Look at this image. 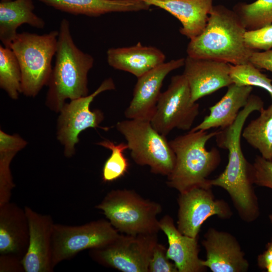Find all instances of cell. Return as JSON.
I'll list each match as a JSON object with an SVG mask.
<instances>
[{
	"label": "cell",
	"mask_w": 272,
	"mask_h": 272,
	"mask_svg": "<svg viewBox=\"0 0 272 272\" xmlns=\"http://www.w3.org/2000/svg\"><path fill=\"white\" fill-rule=\"evenodd\" d=\"M263 108L264 102L261 98L251 94L247 104L240 111L233 124L218 130L215 136L217 145L228 150V161L224 171L218 177L208 181L211 186H219L226 190L241 217L249 221L257 218L259 208L252 187V164L244 156L241 137L249 115Z\"/></svg>",
	"instance_id": "6da1fadb"
},
{
	"label": "cell",
	"mask_w": 272,
	"mask_h": 272,
	"mask_svg": "<svg viewBox=\"0 0 272 272\" xmlns=\"http://www.w3.org/2000/svg\"><path fill=\"white\" fill-rule=\"evenodd\" d=\"M94 62L93 57L82 51L74 42L69 21L63 19L58 30L54 66L48 84L45 104L59 112L66 99L87 96L88 75Z\"/></svg>",
	"instance_id": "7a4b0ae2"
},
{
	"label": "cell",
	"mask_w": 272,
	"mask_h": 272,
	"mask_svg": "<svg viewBox=\"0 0 272 272\" xmlns=\"http://www.w3.org/2000/svg\"><path fill=\"white\" fill-rule=\"evenodd\" d=\"M246 29L233 10L214 6L203 31L187 45V56L233 65L249 62L253 51L244 42Z\"/></svg>",
	"instance_id": "3957f363"
},
{
	"label": "cell",
	"mask_w": 272,
	"mask_h": 272,
	"mask_svg": "<svg viewBox=\"0 0 272 272\" xmlns=\"http://www.w3.org/2000/svg\"><path fill=\"white\" fill-rule=\"evenodd\" d=\"M218 132L189 131L169 141L175 155V163L167 176L168 186L180 193L196 186L211 187L207 177L219 165L221 156L217 148L208 150L206 145Z\"/></svg>",
	"instance_id": "277c9868"
},
{
	"label": "cell",
	"mask_w": 272,
	"mask_h": 272,
	"mask_svg": "<svg viewBox=\"0 0 272 272\" xmlns=\"http://www.w3.org/2000/svg\"><path fill=\"white\" fill-rule=\"evenodd\" d=\"M58 31L38 34L27 32L17 34L10 48L19 61L22 74L21 93L34 97L47 86L55 56Z\"/></svg>",
	"instance_id": "5b68a950"
},
{
	"label": "cell",
	"mask_w": 272,
	"mask_h": 272,
	"mask_svg": "<svg viewBox=\"0 0 272 272\" xmlns=\"http://www.w3.org/2000/svg\"><path fill=\"white\" fill-rule=\"evenodd\" d=\"M101 210L111 225L127 235L157 234L160 230L157 216L160 204L146 199L135 191L112 190L96 206Z\"/></svg>",
	"instance_id": "8992f818"
},
{
	"label": "cell",
	"mask_w": 272,
	"mask_h": 272,
	"mask_svg": "<svg viewBox=\"0 0 272 272\" xmlns=\"http://www.w3.org/2000/svg\"><path fill=\"white\" fill-rule=\"evenodd\" d=\"M116 128L126 140L135 163L149 166L154 174L168 176L171 173L175 154L166 136L158 132L150 121L128 119L118 122Z\"/></svg>",
	"instance_id": "52a82bcc"
},
{
	"label": "cell",
	"mask_w": 272,
	"mask_h": 272,
	"mask_svg": "<svg viewBox=\"0 0 272 272\" xmlns=\"http://www.w3.org/2000/svg\"><path fill=\"white\" fill-rule=\"evenodd\" d=\"M119 234L109 221L99 220L77 226L54 224L51 241V263L54 267L86 249L104 247Z\"/></svg>",
	"instance_id": "ba28073f"
},
{
	"label": "cell",
	"mask_w": 272,
	"mask_h": 272,
	"mask_svg": "<svg viewBox=\"0 0 272 272\" xmlns=\"http://www.w3.org/2000/svg\"><path fill=\"white\" fill-rule=\"evenodd\" d=\"M198 114L199 104L192 101L189 86L182 74L173 76L167 89L161 93L150 122L158 132L166 136L174 128L190 129Z\"/></svg>",
	"instance_id": "9c48e42d"
},
{
	"label": "cell",
	"mask_w": 272,
	"mask_h": 272,
	"mask_svg": "<svg viewBox=\"0 0 272 272\" xmlns=\"http://www.w3.org/2000/svg\"><path fill=\"white\" fill-rule=\"evenodd\" d=\"M157 234H119L104 247L90 249L91 257L98 263L123 272H149Z\"/></svg>",
	"instance_id": "30bf717a"
},
{
	"label": "cell",
	"mask_w": 272,
	"mask_h": 272,
	"mask_svg": "<svg viewBox=\"0 0 272 272\" xmlns=\"http://www.w3.org/2000/svg\"><path fill=\"white\" fill-rule=\"evenodd\" d=\"M115 89L114 81L109 78L104 80L91 94L65 103L59 112L57 138L64 147L66 157L70 158L74 155L76 145L79 142V136L82 131L89 128H102L99 124L104 119L103 113L99 109L91 110L90 106L98 95Z\"/></svg>",
	"instance_id": "8fae6325"
},
{
	"label": "cell",
	"mask_w": 272,
	"mask_h": 272,
	"mask_svg": "<svg viewBox=\"0 0 272 272\" xmlns=\"http://www.w3.org/2000/svg\"><path fill=\"white\" fill-rule=\"evenodd\" d=\"M210 188L196 186L180 193L177 229L183 235L197 238L202 224L210 217L230 216L228 205L224 201L215 199Z\"/></svg>",
	"instance_id": "7c38bea8"
},
{
	"label": "cell",
	"mask_w": 272,
	"mask_h": 272,
	"mask_svg": "<svg viewBox=\"0 0 272 272\" xmlns=\"http://www.w3.org/2000/svg\"><path fill=\"white\" fill-rule=\"evenodd\" d=\"M185 58L171 60L138 78L132 98L124 112L126 118L151 121L160 97L163 82L172 71L184 66Z\"/></svg>",
	"instance_id": "4fadbf2b"
},
{
	"label": "cell",
	"mask_w": 272,
	"mask_h": 272,
	"mask_svg": "<svg viewBox=\"0 0 272 272\" xmlns=\"http://www.w3.org/2000/svg\"><path fill=\"white\" fill-rule=\"evenodd\" d=\"M28 221L29 241L22 260L25 272H52L51 241L54 223L49 215L39 214L25 206Z\"/></svg>",
	"instance_id": "5bb4252c"
},
{
	"label": "cell",
	"mask_w": 272,
	"mask_h": 272,
	"mask_svg": "<svg viewBox=\"0 0 272 272\" xmlns=\"http://www.w3.org/2000/svg\"><path fill=\"white\" fill-rule=\"evenodd\" d=\"M183 66L194 102L233 83L230 63L187 56Z\"/></svg>",
	"instance_id": "9a60e30c"
},
{
	"label": "cell",
	"mask_w": 272,
	"mask_h": 272,
	"mask_svg": "<svg viewBox=\"0 0 272 272\" xmlns=\"http://www.w3.org/2000/svg\"><path fill=\"white\" fill-rule=\"evenodd\" d=\"M202 245L207 259L201 260L205 267L213 272H244L249 263L236 240L230 234L210 229Z\"/></svg>",
	"instance_id": "2e32d148"
},
{
	"label": "cell",
	"mask_w": 272,
	"mask_h": 272,
	"mask_svg": "<svg viewBox=\"0 0 272 272\" xmlns=\"http://www.w3.org/2000/svg\"><path fill=\"white\" fill-rule=\"evenodd\" d=\"M29 241V224L25 209L10 201L0 206V255L22 260Z\"/></svg>",
	"instance_id": "e0dca14e"
},
{
	"label": "cell",
	"mask_w": 272,
	"mask_h": 272,
	"mask_svg": "<svg viewBox=\"0 0 272 272\" xmlns=\"http://www.w3.org/2000/svg\"><path fill=\"white\" fill-rule=\"evenodd\" d=\"M162 9L181 23L180 33L190 40L205 29L213 8V0H138Z\"/></svg>",
	"instance_id": "ac0fdd59"
},
{
	"label": "cell",
	"mask_w": 272,
	"mask_h": 272,
	"mask_svg": "<svg viewBox=\"0 0 272 272\" xmlns=\"http://www.w3.org/2000/svg\"><path fill=\"white\" fill-rule=\"evenodd\" d=\"M108 64L114 69L128 72L137 78L164 63L165 54L157 47L141 42L129 46L110 48L106 52Z\"/></svg>",
	"instance_id": "d6986e66"
},
{
	"label": "cell",
	"mask_w": 272,
	"mask_h": 272,
	"mask_svg": "<svg viewBox=\"0 0 272 272\" xmlns=\"http://www.w3.org/2000/svg\"><path fill=\"white\" fill-rule=\"evenodd\" d=\"M159 226L168 239L167 256L174 262L179 272H199L205 269L198 257L197 238L182 234L168 215L159 221Z\"/></svg>",
	"instance_id": "ffe728a7"
},
{
	"label": "cell",
	"mask_w": 272,
	"mask_h": 272,
	"mask_svg": "<svg viewBox=\"0 0 272 272\" xmlns=\"http://www.w3.org/2000/svg\"><path fill=\"white\" fill-rule=\"evenodd\" d=\"M227 88L226 93L220 100L209 108V114L190 131L208 130L215 128L222 129L233 124L240 109L247 104L253 87L232 83Z\"/></svg>",
	"instance_id": "44dd1931"
},
{
	"label": "cell",
	"mask_w": 272,
	"mask_h": 272,
	"mask_svg": "<svg viewBox=\"0 0 272 272\" xmlns=\"http://www.w3.org/2000/svg\"><path fill=\"white\" fill-rule=\"evenodd\" d=\"M34 0H1L0 2V40L10 48L16 37L17 29L26 24L42 29L45 23L34 13Z\"/></svg>",
	"instance_id": "7402d4cb"
},
{
	"label": "cell",
	"mask_w": 272,
	"mask_h": 272,
	"mask_svg": "<svg viewBox=\"0 0 272 272\" xmlns=\"http://www.w3.org/2000/svg\"><path fill=\"white\" fill-rule=\"evenodd\" d=\"M73 15L98 17L110 13L148 10L150 7L138 0H34Z\"/></svg>",
	"instance_id": "603a6c76"
},
{
	"label": "cell",
	"mask_w": 272,
	"mask_h": 272,
	"mask_svg": "<svg viewBox=\"0 0 272 272\" xmlns=\"http://www.w3.org/2000/svg\"><path fill=\"white\" fill-rule=\"evenodd\" d=\"M27 144L18 134H9L0 130V206L10 201L15 186L10 164L16 154Z\"/></svg>",
	"instance_id": "cb8c5ba5"
},
{
	"label": "cell",
	"mask_w": 272,
	"mask_h": 272,
	"mask_svg": "<svg viewBox=\"0 0 272 272\" xmlns=\"http://www.w3.org/2000/svg\"><path fill=\"white\" fill-rule=\"evenodd\" d=\"M259 113L243 129L241 135L263 158L272 161V101Z\"/></svg>",
	"instance_id": "d4e9b609"
},
{
	"label": "cell",
	"mask_w": 272,
	"mask_h": 272,
	"mask_svg": "<svg viewBox=\"0 0 272 272\" xmlns=\"http://www.w3.org/2000/svg\"><path fill=\"white\" fill-rule=\"evenodd\" d=\"M22 74L19 61L13 51L0 45V87L12 99L21 93Z\"/></svg>",
	"instance_id": "484cf974"
},
{
	"label": "cell",
	"mask_w": 272,
	"mask_h": 272,
	"mask_svg": "<svg viewBox=\"0 0 272 272\" xmlns=\"http://www.w3.org/2000/svg\"><path fill=\"white\" fill-rule=\"evenodd\" d=\"M233 10L246 30H255L272 24V0L239 3Z\"/></svg>",
	"instance_id": "4316f807"
},
{
	"label": "cell",
	"mask_w": 272,
	"mask_h": 272,
	"mask_svg": "<svg viewBox=\"0 0 272 272\" xmlns=\"http://www.w3.org/2000/svg\"><path fill=\"white\" fill-rule=\"evenodd\" d=\"M98 145L111 151L110 157L105 161L102 169V179L104 182H112L123 176L127 171L129 163L124 155L128 149L126 143L115 144L109 140L98 143Z\"/></svg>",
	"instance_id": "83f0119b"
},
{
	"label": "cell",
	"mask_w": 272,
	"mask_h": 272,
	"mask_svg": "<svg viewBox=\"0 0 272 272\" xmlns=\"http://www.w3.org/2000/svg\"><path fill=\"white\" fill-rule=\"evenodd\" d=\"M230 76L233 83L237 85L263 89L268 93L272 101V79L250 62L238 65L230 64Z\"/></svg>",
	"instance_id": "f1b7e54d"
},
{
	"label": "cell",
	"mask_w": 272,
	"mask_h": 272,
	"mask_svg": "<svg viewBox=\"0 0 272 272\" xmlns=\"http://www.w3.org/2000/svg\"><path fill=\"white\" fill-rule=\"evenodd\" d=\"M244 39L246 46L251 50H270L272 48V24L255 30H246Z\"/></svg>",
	"instance_id": "f546056e"
},
{
	"label": "cell",
	"mask_w": 272,
	"mask_h": 272,
	"mask_svg": "<svg viewBox=\"0 0 272 272\" xmlns=\"http://www.w3.org/2000/svg\"><path fill=\"white\" fill-rule=\"evenodd\" d=\"M253 184L272 189V161L256 156L252 164Z\"/></svg>",
	"instance_id": "4dcf8cb0"
},
{
	"label": "cell",
	"mask_w": 272,
	"mask_h": 272,
	"mask_svg": "<svg viewBox=\"0 0 272 272\" xmlns=\"http://www.w3.org/2000/svg\"><path fill=\"white\" fill-rule=\"evenodd\" d=\"M165 247L157 243L153 251L150 261L149 271L150 272H177L178 271L174 263L170 261L167 256Z\"/></svg>",
	"instance_id": "1f68e13d"
},
{
	"label": "cell",
	"mask_w": 272,
	"mask_h": 272,
	"mask_svg": "<svg viewBox=\"0 0 272 272\" xmlns=\"http://www.w3.org/2000/svg\"><path fill=\"white\" fill-rule=\"evenodd\" d=\"M249 62L259 70L264 69L272 72V50L253 51Z\"/></svg>",
	"instance_id": "d6a6232c"
},
{
	"label": "cell",
	"mask_w": 272,
	"mask_h": 272,
	"mask_svg": "<svg viewBox=\"0 0 272 272\" xmlns=\"http://www.w3.org/2000/svg\"><path fill=\"white\" fill-rule=\"evenodd\" d=\"M1 272L25 271L22 260L9 255H0Z\"/></svg>",
	"instance_id": "836d02e7"
},
{
	"label": "cell",
	"mask_w": 272,
	"mask_h": 272,
	"mask_svg": "<svg viewBox=\"0 0 272 272\" xmlns=\"http://www.w3.org/2000/svg\"><path fill=\"white\" fill-rule=\"evenodd\" d=\"M272 262V238L269 242L266 245L265 251L257 257L258 266L262 268L265 269L266 266Z\"/></svg>",
	"instance_id": "e575fe53"
},
{
	"label": "cell",
	"mask_w": 272,
	"mask_h": 272,
	"mask_svg": "<svg viewBox=\"0 0 272 272\" xmlns=\"http://www.w3.org/2000/svg\"><path fill=\"white\" fill-rule=\"evenodd\" d=\"M265 269L267 272H272V262L267 264Z\"/></svg>",
	"instance_id": "d590c367"
},
{
	"label": "cell",
	"mask_w": 272,
	"mask_h": 272,
	"mask_svg": "<svg viewBox=\"0 0 272 272\" xmlns=\"http://www.w3.org/2000/svg\"><path fill=\"white\" fill-rule=\"evenodd\" d=\"M269 219L271 223H272V213L269 215Z\"/></svg>",
	"instance_id": "8d00e7d4"
}]
</instances>
